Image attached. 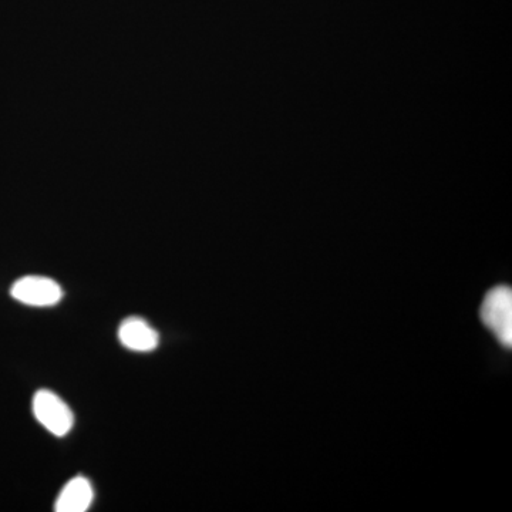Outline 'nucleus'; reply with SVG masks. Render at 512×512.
I'll return each instance as SVG.
<instances>
[{"label":"nucleus","mask_w":512,"mask_h":512,"mask_svg":"<svg viewBox=\"0 0 512 512\" xmlns=\"http://www.w3.org/2000/svg\"><path fill=\"white\" fill-rule=\"evenodd\" d=\"M93 485L86 477L77 476L64 485L57 497L56 512H84L93 504Z\"/></svg>","instance_id":"nucleus-5"},{"label":"nucleus","mask_w":512,"mask_h":512,"mask_svg":"<svg viewBox=\"0 0 512 512\" xmlns=\"http://www.w3.org/2000/svg\"><path fill=\"white\" fill-rule=\"evenodd\" d=\"M481 320L494 338L510 349L512 346V291L510 286H497L485 295L480 309Z\"/></svg>","instance_id":"nucleus-1"},{"label":"nucleus","mask_w":512,"mask_h":512,"mask_svg":"<svg viewBox=\"0 0 512 512\" xmlns=\"http://www.w3.org/2000/svg\"><path fill=\"white\" fill-rule=\"evenodd\" d=\"M10 295L25 305L47 308V306H55L62 301L63 289L52 278L29 275L23 276L12 285Z\"/></svg>","instance_id":"nucleus-3"},{"label":"nucleus","mask_w":512,"mask_h":512,"mask_svg":"<svg viewBox=\"0 0 512 512\" xmlns=\"http://www.w3.org/2000/svg\"><path fill=\"white\" fill-rule=\"evenodd\" d=\"M119 339L124 348L133 352L147 353L157 349L160 343V335L147 320L130 316L121 322L119 328Z\"/></svg>","instance_id":"nucleus-4"},{"label":"nucleus","mask_w":512,"mask_h":512,"mask_svg":"<svg viewBox=\"0 0 512 512\" xmlns=\"http://www.w3.org/2000/svg\"><path fill=\"white\" fill-rule=\"evenodd\" d=\"M32 407L36 420L53 436H67L73 429L72 409L56 393L46 389L39 390L33 397Z\"/></svg>","instance_id":"nucleus-2"}]
</instances>
